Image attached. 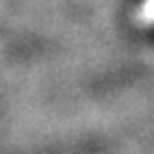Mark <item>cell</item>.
I'll return each mask as SVG.
<instances>
[{
  "label": "cell",
  "mask_w": 154,
  "mask_h": 154,
  "mask_svg": "<svg viewBox=\"0 0 154 154\" xmlns=\"http://www.w3.org/2000/svg\"><path fill=\"white\" fill-rule=\"evenodd\" d=\"M143 17L148 22H154V0H148L143 5Z\"/></svg>",
  "instance_id": "1"
}]
</instances>
